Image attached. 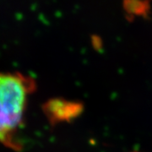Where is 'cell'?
<instances>
[{
	"label": "cell",
	"instance_id": "6da1fadb",
	"mask_svg": "<svg viewBox=\"0 0 152 152\" xmlns=\"http://www.w3.org/2000/svg\"><path fill=\"white\" fill-rule=\"evenodd\" d=\"M36 90L31 77L21 73H0V143L14 151H20L18 133L31 94Z\"/></svg>",
	"mask_w": 152,
	"mask_h": 152
}]
</instances>
